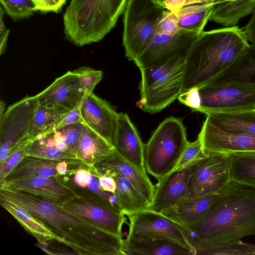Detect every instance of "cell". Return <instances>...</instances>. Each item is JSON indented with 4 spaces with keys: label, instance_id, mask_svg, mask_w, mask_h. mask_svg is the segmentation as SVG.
<instances>
[{
    "label": "cell",
    "instance_id": "obj_29",
    "mask_svg": "<svg viewBox=\"0 0 255 255\" xmlns=\"http://www.w3.org/2000/svg\"><path fill=\"white\" fill-rule=\"evenodd\" d=\"M207 117L221 128L255 136V111L213 112Z\"/></svg>",
    "mask_w": 255,
    "mask_h": 255
},
{
    "label": "cell",
    "instance_id": "obj_17",
    "mask_svg": "<svg viewBox=\"0 0 255 255\" xmlns=\"http://www.w3.org/2000/svg\"><path fill=\"white\" fill-rule=\"evenodd\" d=\"M80 110L84 125L113 145L119 113L112 106L93 92L84 99Z\"/></svg>",
    "mask_w": 255,
    "mask_h": 255
},
{
    "label": "cell",
    "instance_id": "obj_28",
    "mask_svg": "<svg viewBox=\"0 0 255 255\" xmlns=\"http://www.w3.org/2000/svg\"><path fill=\"white\" fill-rule=\"evenodd\" d=\"M208 82L255 84V45L250 44L231 67Z\"/></svg>",
    "mask_w": 255,
    "mask_h": 255
},
{
    "label": "cell",
    "instance_id": "obj_39",
    "mask_svg": "<svg viewBox=\"0 0 255 255\" xmlns=\"http://www.w3.org/2000/svg\"><path fill=\"white\" fill-rule=\"evenodd\" d=\"M204 156L201 143L197 138L195 141L188 142L175 169L184 166Z\"/></svg>",
    "mask_w": 255,
    "mask_h": 255
},
{
    "label": "cell",
    "instance_id": "obj_32",
    "mask_svg": "<svg viewBox=\"0 0 255 255\" xmlns=\"http://www.w3.org/2000/svg\"><path fill=\"white\" fill-rule=\"evenodd\" d=\"M64 115L52 108L39 104L29 132V139L33 140L40 135L54 129Z\"/></svg>",
    "mask_w": 255,
    "mask_h": 255
},
{
    "label": "cell",
    "instance_id": "obj_15",
    "mask_svg": "<svg viewBox=\"0 0 255 255\" xmlns=\"http://www.w3.org/2000/svg\"><path fill=\"white\" fill-rule=\"evenodd\" d=\"M203 158L175 169L158 180L149 209L161 213L184 197L189 178Z\"/></svg>",
    "mask_w": 255,
    "mask_h": 255
},
{
    "label": "cell",
    "instance_id": "obj_1",
    "mask_svg": "<svg viewBox=\"0 0 255 255\" xmlns=\"http://www.w3.org/2000/svg\"><path fill=\"white\" fill-rule=\"evenodd\" d=\"M179 226L195 255L255 235V188L230 180L201 219Z\"/></svg>",
    "mask_w": 255,
    "mask_h": 255
},
{
    "label": "cell",
    "instance_id": "obj_36",
    "mask_svg": "<svg viewBox=\"0 0 255 255\" xmlns=\"http://www.w3.org/2000/svg\"><path fill=\"white\" fill-rule=\"evenodd\" d=\"M31 141L20 144L8 154L4 162L0 165V183L2 182L10 171L26 155L27 145Z\"/></svg>",
    "mask_w": 255,
    "mask_h": 255
},
{
    "label": "cell",
    "instance_id": "obj_40",
    "mask_svg": "<svg viewBox=\"0 0 255 255\" xmlns=\"http://www.w3.org/2000/svg\"><path fill=\"white\" fill-rule=\"evenodd\" d=\"M180 30L177 25L176 12L166 9L158 23L156 32L173 35Z\"/></svg>",
    "mask_w": 255,
    "mask_h": 255
},
{
    "label": "cell",
    "instance_id": "obj_30",
    "mask_svg": "<svg viewBox=\"0 0 255 255\" xmlns=\"http://www.w3.org/2000/svg\"><path fill=\"white\" fill-rule=\"evenodd\" d=\"M214 4H194L175 11L180 29L201 33L209 20Z\"/></svg>",
    "mask_w": 255,
    "mask_h": 255
},
{
    "label": "cell",
    "instance_id": "obj_51",
    "mask_svg": "<svg viewBox=\"0 0 255 255\" xmlns=\"http://www.w3.org/2000/svg\"></svg>",
    "mask_w": 255,
    "mask_h": 255
},
{
    "label": "cell",
    "instance_id": "obj_49",
    "mask_svg": "<svg viewBox=\"0 0 255 255\" xmlns=\"http://www.w3.org/2000/svg\"><path fill=\"white\" fill-rule=\"evenodd\" d=\"M165 0H158V1L160 2L162 4L163 1Z\"/></svg>",
    "mask_w": 255,
    "mask_h": 255
},
{
    "label": "cell",
    "instance_id": "obj_26",
    "mask_svg": "<svg viewBox=\"0 0 255 255\" xmlns=\"http://www.w3.org/2000/svg\"><path fill=\"white\" fill-rule=\"evenodd\" d=\"M99 172L111 175L115 180L117 185L115 194L125 215L149 209V202L126 178L114 171Z\"/></svg>",
    "mask_w": 255,
    "mask_h": 255
},
{
    "label": "cell",
    "instance_id": "obj_12",
    "mask_svg": "<svg viewBox=\"0 0 255 255\" xmlns=\"http://www.w3.org/2000/svg\"><path fill=\"white\" fill-rule=\"evenodd\" d=\"M200 34L182 29L173 35L156 32L134 62L140 69L176 56L186 57L193 43Z\"/></svg>",
    "mask_w": 255,
    "mask_h": 255
},
{
    "label": "cell",
    "instance_id": "obj_31",
    "mask_svg": "<svg viewBox=\"0 0 255 255\" xmlns=\"http://www.w3.org/2000/svg\"><path fill=\"white\" fill-rule=\"evenodd\" d=\"M230 180L255 188V151L227 154Z\"/></svg>",
    "mask_w": 255,
    "mask_h": 255
},
{
    "label": "cell",
    "instance_id": "obj_14",
    "mask_svg": "<svg viewBox=\"0 0 255 255\" xmlns=\"http://www.w3.org/2000/svg\"><path fill=\"white\" fill-rule=\"evenodd\" d=\"M204 156L255 151V136L225 130L207 117L198 135Z\"/></svg>",
    "mask_w": 255,
    "mask_h": 255
},
{
    "label": "cell",
    "instance_id": "obj_50",
    "mask_svg": "<svg viewBox=\"0 0 255 255\" xmlns=\"http://www.w3.org/2000/svg\"></svg>",
    "mask_w": 255,
    "mask_h": 255
},
{
    "label": "cell",
    "instance_id": "obj_13",
    "mask_svg": "<svg viewBox=\"0 0 255 255\" xmlns=\"http://www.w3.org/2000/svg\"><path fill=\"white\" fill-rule=\"evenodd\" d=\"M89 94L74 70L56 78L37 97L39 105L65 115L79 107Z\"/></svg>",
    "mask_w": 255,
    "mask_h": 255
},
{
    "label": "cell",
    "instance_id": "obj_5",
    "mask_svg": "<svg viewBox=\"0 0 255 255\" xmlns=\"http://www.w3.org/2000/svg\"><path fill=\"white\" fill-rule=\"evenodd\" d=\"M186 57L178 56L140 68V100L136 106L151 114L161 112L181 93Z\"/></svg>",
    "mask_w": 255,
    "mask_h": 255
},
{
    "label": "cell",
    "instance_id": "obj_16",
    "mask_svg": "<svg viewBox=\"0 0 255 255\" xmlns=\"http://www.w3.org/2000/svg\"><path fill=\"white\" fill-rule=\"evenodd\" d=\"M64 178L36 176L1 183L0 188L32 193L63 206L77 196L71 184Z\"/></svg>",
    "mask_w": 255,
    "mask_h": 255
},
{
    "label": "cell",
    "instance_id": "obj_23",
    "mask_svg": "<svg viewBox=\"0 0 255 255\" xmlns=\"http://www.w3.org/2000/svg\"><path fill=\"white\" fill-rule=\"evenodd\" d=\"M194 255V252L175 242L162 239L124 240L123 255Z\"/></svg>",
    "mask_w": 255,
    "mask_h": 255
},
{
    "label": "cell",
    "instance_id": "obj_22",
    "mask_svg": "<svg viewBox=\"0 0 255 255\" xmlns=\"http://www.w3.org/2000/svg\"><path fill=\"white\" fill-rule=\"evenodd\" d=\"M115 151L114 146L84 125L79 140L77 156L88 168Z\"/></svg>",
    "mask_w": 255,
    "mask_h": 255
},
{
    "label": "cell",
    "instance_id": "obj_38",
    "mask_svg": "<svg viewBox=\"0 0 255 255\" xmlns=\"http://www.w3.org/2000/svg\"><path fill=\"white\" fill-rule=\"evenodd\" d=\"M84 126L83 123L79 122L58 128L63 134L69 148L76 155L77 146Z\"/></svg>",
    "mask_w": 255,
    "mask_h": 255
},
{
    "label": "cell",
    "instance_id": "obj_45",
    "mask_svg": "<svg viewBox=\"0 0 255 255\" xmlns=\"http://www.w3.org/2000/svg\"><path fill=\"white\" fill-rule=\"evenodd\" d=\"M74 178L77 186L86 187L92 182L93 175L88 169L81 168L76 171Z\"/></svg>",
    "mask_w": 255,
    "mask_h": 255
},
{
    "label": "cell",
    "instance_id": "obj_44",
    "mask_svg": "<svg viewBox=\"0 0 255 255\" xmlns=\"http://www.w3.org/2000/svg\"><path fill=\"white\" fill-rule=\"evenodd\" d=\"M79 122L83 123L81 116L80 106L65 114L62 120L54 129H57L66 126Z\"/></svg>",
    "mask_w": 255,
    "mask_h": 255
},
{
    "label": "cell",
    "instance_id": "obj_27",
    "mask_svg": "<svg viewBox=\"0 0 255 255\" xmlns=\"http://www.w3.org/2000/svg\"><path fill=\"white\" fill-rule=\"evenodd\" d=\"M0 205L16 220L29 234L34 237L39 244H44L52 240L60 242L58 237L22 207L1 198H0Z\"/></svg>",
    "mask_w": 255,
    "mask_h": 255
},
{
    "label": "cell",
    "instance_id": "obj_10",
    "mask_svg": "<svg viewBox=\"0 0 255 255\" xmlns=\"http://www.w3.org/2000/svg\"><path fill=\"white\" fill-rule=\"evenodd\" d=\"M127 216L129 220L127 239H166L177 243L194 253L179 225L160 213L148 209Z\"/></svg>",
    "mask_w": 255,
    "mask_h": 255
},
{
    "label": "cell",
    "instance_id": "obj_35",
    "mask_svg": "<svg viewBox=\"0 0 255 255\" xmlns=\"http://www.w3.org/2000/svg\"><path fill=\"white\" fill-rule=\"evenodd\" d=\"M198 255H254L255 245L242 241L208 249L200 252Z\"/></svg>",
    "mask_w": 255,
    "mask_h": 255
},
{
    "label": "cell",
    "instance_id": "obj_2",
    "mask_svg": "<svg viewBox=\"0 0 255 255\" xmlns=\"http://www.w3.org/2000/svg\"><path fill=\"white\" fill-rule=\"evenodd\" d=\"M0 198L17 204L80 255H123L124 240L49 200L25 192L0 188Z\"/></svg>",
    "mask_w": 255,
    "mask_h": 255
},
{
    "label": "cell",
    "instance_id": "obj_46",
    "mask_svg": "<svg viewBox=\"0 0 255 255\" xmlns=\"http://www.w3.org/2000/svg\"><path fill=\"white\" fill-rule=\"evenodd\" d=\"M4 10L0 6V54H2L5 52L9 29H7L3 20L4 16Z\"/></svg>",
    "mask_w": 255,
    "mask_h": 255
},
{
    "label": "cell",
    "instance_id": "obj_9",
    "mask_svg": "<svg viewBox=\"0 0 255 255\" xmlns=\"http://www.w3.org/2000/svg\"><path fill=\"white\" fill-rule=\"evenodd\" d=\"M39 105L37 95L26 96L8 107L0 119V165L28 134Z\"/></svg>",
    "mask_w": 255,
    "mask_h": 255
},
{
    "label": "cell",
    "instance_id": "obj_21",
    "mask_svg": "<svg viewBox=\"0 0 255 255\" xmlns=\"http://www.w3.org/2000/svg\"><path fill=\"white\" fill-rule=\"evenodd\" d=\"M219 193L181 198L174 206L160 213L175 223L190 225L201 219L218 198Z\"/></svg>",
    "mask_w": 255,
    "mask_h": 255
},
{
    "label": "cell",
    "instance_id": "obj_41",
    "mask_svg": "<svg viewBox=\"0 0 255 255\" xmlns=\"http://www.w3.org/2000/svg\"><path fill=\"white\" fill-rule=\"evenodd\" d=\"M177 99L180 103L190 107L193 111H197L200 107L201 101L197 87L181 93Z\"/></svg>",
    "mask_w": 255,
    "mask_h": 255
},
{
    "label": "cell",
    "instance_id": "obj_7",
    "mask_svg": "<svg viewBox=\"0 0 255 255\" xmlns=\"http://www.w3.org/2000/svg\"><path fill=\"white\" fill-rule=\"evenodd\" d=\"M166 9L158 0H128L123 12L125 55L133 62L156 33Z\"/></svg>",
    "mask_w": 255,
    "mask_h": 255
},
{
    "label": "cell",
    "instance_id": "obj_8",
    "mask_svg": "<svg viewBox=\"0 0 255 255\" xmlns=\"http://www.w3.org/2000/svg\"><path fill=\"white\" fill-rule=\"evenodd\" d=\"M200 106L197 112H237L255 110V84L208 82L198 87Z\"/></svg>",
    "mask_w": 255,
    "mask_h": 255
},
{
    "label": "cell",
    "instance_id": "obj_43",
    "mask_svg": "<svg viewBox=\"0 0 255 255\" xmlns=\"http://www.w3.org/2000/svg\"><path fill=\"white\" fill-rule=\"evenodd\" d=\"M216 0H165L162 4L167 10L176 11L181 8L194 4H214Z\"/></svg>",
    "mask_w": 255,
    "mask_h": 255
},
{
    "label": "cell",
    "instance_id": "obj_18",
    "mask_svg": "<svg viewBox=\"0 0 255 255\" xmlns=\"http://www.w3.org/2000/svg\"><path fill=\"white\" fill-rule=\"evenodd\" d=\"M62 206L102 229L122 237V227L127 221L124 214L107 208L93 199L77 195Z\"/></svg>",
    "mask_w": 255,
    "mask_h": 255
},
{
    "label": "cell",
    "instance_id": "obj_11",
    "mask_svg": "<svg viewBox=\"0 0 255 255\" xmlns=\"http://www.w3.org/2000/svg\"><path fill=\"white\" fill-rule=\"evenodd\" d=\"M230 180L228 155L221 153L207 155L200 160L191 174L184 197L219 193Z\"/></svg>",
    "mask_w": 255,
    "mask_h": 255
},
{
    "label": "cell",
    "instance_id": "obj_33",
    "mask_svg": "<svg viewBox=\"0 0 255 255\" xmlns=\"http://www.w3.org/2000/svg\"><path fill=\"white\" fill-rule=\"evenodd\" d=\"M25 154L53 160L81 161L74 153L70 151H61L56 147L48 146L37 138L31 140L27 144Z\"/></svg>",
    "mask_w": 255,
    "mask_h": 255
},
{
    "label": "cell",
    "instance_id": "obj_37",
    "mask_svg": "<svg viewBox=\"0 0 255 255\" xmlns=\"http://www.w3.org/2000/svg\"><path fill=\"white\" fill-rule=\"evenodd\" d=\"M78 74L81 82L88 92H94L96 85L103 77V72L92 68L82 66L75 70Z\"/></svg>",
    "mask_w": 255,
    "mask_h": 255
},
{
    "label": "cell",
    "instance_id": "obj_3",
    "mask_svg": "<svg viewBox=\"0 0 255 255\" xmlns=\"http://www.w3.org/2000/svg\"><path fill=\"white\" fill-rule=\"evenodd\" d=\"M249 45L238 26L203 31L186 56L181 93L218 76L231 67Z\"/></svg>",
    "mask_w": 255,
    "mask_h": 255
},
{
    "label": "cell",
    "instance_id": "obj_19",
    "mask_svg": "<svg viewBox=\"0 0 255 255\" xmlns=\"http://www.w3.org/2000/svg\"><path fill=\"white\" fill-rule=\"evenodd\" d=\"M115 151L144 174V145L138 131L126 113H119L113 143Z\"/></svg>",
    "mask_w": 255,
    "mask_h": 255
},
{
    "label": "cell",
    "instance_id": "obj_20",
    "mask_svg": "<svg viewBox=\"0 0 255 255\" xmlns=\"http://www.w3.org/2000/svg\"><path fill=\"white\" fill-rule=\"evenodd\" d=\"M100 172L111 171L128 180L149 202L155 189L147 174H144L114 151L94 165Z\"/></svg>",
    "mask_w": 255,
    "mask_h": 255
},
{
    "label": "cell",
    "instance_id": "obj_34",
    "mask_svg": "<svg viewBox=\"0 0 255 255\" xmlns=\"http://www.w3.org/2000/svg\"><path fill=\"white\" fill-rule=\"evenodd\" d=\"M5 12L14 21L30 17L34 12L32 0H0Z\"/></svg>",
    "mask_w": 255,
    "mask_h": 255
},
{
    "label": "cell",
    "instance_id": "obj_4",
    "mask_svg": "<svg viewBox=\"0 0 255 255\" xmlns=\"http://www.w3.org/2000/svg\"><path fill=\"white\" fill-rule=\"evenodd\" d=\"M128 0H71L63 14L66 39L78 46L97 42L115 26Z\"/></svg>",
    "mask_w": 255,
    "mask_h": 255
},
{
    "label": "cell",
    "instance_id": "obj_47",
    "mask_svg": "<svg viewBox=\"0 0 255 255\" xmlns=\"http://www.w3.org/2000/svg\"><path fill=\"white\" fill-rule=\"evenodd\" d=\"M243 31L248 41L255 45V8L250 20L245 26Z\"/></svg>",
    "mask_w": 255,
    "mask_h": 255
},
{
    "label": "cell",
    "instance_id": "obj_24",
    "mask_svg": "<svg viewBox=\"0 0 255 255\" xmlns=\"http://www.w3.org/2000/svg\"><path fill=\"white\" fill-rule=\"evenodd\" d=\"M60 161L25 155L0 184L36 176L45 178L63 176L59 174L56 169L57 165Z\"/></svg>",
    "mask_w": 255,
    "mask_h": 255
},
{
    "label": "cell",
    "instance_id": "obj_42",
    "mask_svg": "<svg viewBox=\"0 0 255 255\" xmlns=\"http://www.w3.org/2000/svg\"><path fill=\"white\" fill-rule=\"evenodd\" d=\"M67 0H32L35 3L34 12L58 13L61 10Z\"/></svg>",
    "mask_w": 255,
    "mask_h": 255
},
{
    "label": "cell",
    "instance_id": "obj_48",
    "mask_svg": "<svg viewBox=\"0 0 255 255\" xmlns=\"http://www.w3.org/2000/svg\"><path fill=\"white\" fill-rule=\"evenodd\" d=\"M5 108V103L2 101L0 100V119L2 118V116L4 114V110Z\"/></svg>",
    "mask_w": 255,
    "mask_h": 255
},
{
    "label": "cell",
    "instance_id": "obj_25",
    "mask_svg": "<svg viewBox=\"0 0 255 255\" xmlns=\"http://www.w3.org/2000/svg\"><path fill=\"white\" fill-rule=\"evenodd\" d=\"M255 8V0H216L209 20L226 27L236 26Z\"/></svg>",
    "mask_w": 255,
    "mask_h": 255
},
{
    "label": "cell",
    "instance_id": "obj_6",
    "mask_svg": "<svg viewBox=\"0 0 255 255\" xmlns=\"http://www.w3.org/2000/svg\"><path fill=\"white\" fill-rule=\"evenodd\" d=\"M188 142L182 121L173 117L165 119L144 145L146 172L158 180L171 172Z\"/></svg>",
    "mask_w": 255,
    "mask_h": 255
}]
</instances>
